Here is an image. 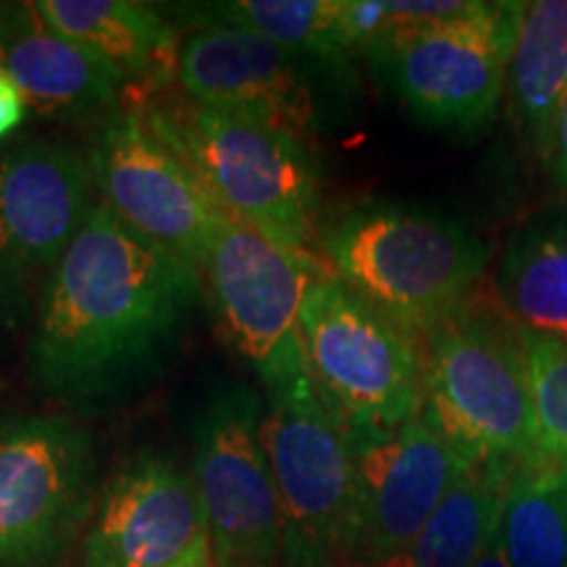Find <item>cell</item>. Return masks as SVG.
I'll return each mask as SVG.
<instances>
[{
    "label": "cell",
    "mask_w": 567,
    "mask_h": 567,
    "mask_svg": "<svg viewBox=\"0 0 567 567\" xmlns=\"http://www.w3.org/2000/svg\"><path fill=\"white\" fill-rule=\"evenodd\" d=\"M203 297L200 268L97 200L34 308L32 389L87 415L124 405L161 379Z\"/></svg>",
    "instance_id": "1"
},
{
    "label": "cell",
    "mask_w": 567,
    "mask_h": 567,
    "mask_svg": "<svg viewBox=\"0 0 567 567\" xmlns=\"http://www.w3.org/2000/svg\"><path fill=\"white\" fill-rule=\"evenodd\" d=\"M316 245L326 271L421 342L476 300L492 255L460 218L400 200L350 205Z\"/></svg>",
    "instance_id": "2"
},
{
    "label": "cell",
    "mask_w": 567,
    "mask_h": 567,
    "mask_svg": "<svg viewBox=\"0 0 567 567\" xmlns=\"http://www.w3.org/2000/svg\"><path fill=\"white\" fill-rule=\"evenodd\" d=\"M142 111L229 221L292 250L316 243L321 166L308 142L187 97Z\"/></svg>",
    "instance_id": "3"
},
{
    "label": "cell",
    "mask_w": 567,
    "mask_h": 567,
    "mask_svg": "<svg viewBox=\"0 0 567 567\" xmlns=\"http://www.w3.org/2000/svg\"><path fill=\"white\" fill-rule=\"evenodd\" d=\"M423 421L471 463H536L526 331L478 297L423 339Z\"/></svg>",
    "instance_id": "4"
},
{
    "label": "cell",
    "mask_w": 567,
    "mask_h": 567,
    "mask_svg": "<svg viewBox=\"0 0 567 567\" xmlns=\"http://www.w3.org/2000/svg\"><path fill=\"white\" fill-rule=\"evenodd\" d=\"M264 434L281 509V567H360L354 442L308 373L268 392Z\"/></svg>",
    "instance_id": "5"
},
{
    "label": "cell",
    "mask_w": 567,
    "mask_h": 567,
    "mask_svg": "<svg viewBox=\"0 0 567 567\" xmlns=\"http://www.w3.org/2000/svg\"><path fill=\"white\" fill-rule=\"evenodd\" d=\"M103 486L97 439L74 415H0V567H66Z\"/></svg>",
    "instance_id": "6"
},
{
    "label": "cell",
    "mask_w": 567,
    "mask_h": 567,
    "mask_svg": "<svg viewBox=\"0 0 567 567\" xmlns=\"http://www.w3.org/2000/svg\"><path fill=\"white\" fill-rule=\"evenodd\" d=\"M305 371L347 431L402 425L423 405V342L329 271L302 305Z\"/></svg>",
    "instance_id": "7"
},
{
    "label": "cell",
    "mask_w": 567,
    "mask_h": 567,
    "mask_svg": "<svg viewBox=\"0 0 567 567\" xmlns=\"http://www.w3.org/2000/svg\"><path fill=\"white\" fill-rule=\"evenodd\" d=\"M526 3L467 0L452 17L394 32L365 55L417 122L476 132L492 122Z\"/></svg>",
    "instance_id": "8"
},
{
    "label": "cell",
    "mask_w": 567,
    "mask_h": 567,
    "mask_svg": "<svg viewBox=\"0 0 567 567\" xmlns=\"http://www.w3.org/2000/svg\"><path fill=\"white\" fill-rule=\"evenodd\" d=\"M326 271L310 250H292L224 218L200 266L205 300L224 337L266 392L305 371L302 305Z\"/></svg>",
    "instance_id": "9"
},
{
    "label": "cell",
    "mask_w": 567,
    "mask_h": 567,
    "mask_svg": "<svg viewBox=\"0 0 567 567\" xmlns=\"http://www.w3.org/2000/svg\"><path fill=\"white\" fill-rule=\"evenodd\" d=\"M266 402L247 384L205 396L193 425V478L213 567H279L281 509L264 434Z\"/></svg>",
    "instance_id": "10"
},
{
    "label": "cell",
    "mask_w": 567,
    "mask_h": 567,
    "mask_svg": "<svg viewBox=\"0 0 567 567\" xmlns=\"http://www.w3.org/2000/svg\"><path fill=\"white\" fill-rule=\"evenodd\" d=\"M92 208L87 151L61 140L0 147V331L34 316L42 287Z\"/></svg>",
    "instance_id": "11"
},
{
    "label": "cell",
    "mask_w": 567,
    "mask_h": 567,
    "mask_svg": "<svg viewBox=\"0 0 567 567\" xmlns=\"http://www.w3.org/2000/svg\"><path fill=\"white\" fill-rule=\"evenodd\" d=\"M87 158L101 203L151 243L200 268L224 213L193 168L147 124L140 105H118L92 132Z\"/></svg>",
    "instance_id": "12"
},
{
    "label": "cell",
    "mask_w": 567,
    "mask_h": 567,
    "mask_svg": "<svg viewBox=\"0 0 567 567\" xmlns=\"http://www.w3.org/2000/svg\"><path fill=\"white\" fill-rule=\"evenodd\" d=\"M176 82L193 103L221 109L313 142L331 124L347 82L239 27H195L182 40Z\"/></svg>",
    "instance_id": "13"
},
{
    "label": "cell",
    "mask_w": 567,
    "mask_h": 567,
    "mask_svg": "<svg viewBox=\"0 0 567 567\" xmlns=\"http://www.w3.org/2000/svg\"><path fill=\"white\" fill-rule=\"evenodd\" d=\"M80 549L82 567H213L193 471L134 452L105 481Z\"/></svg>",
    "instance_id": "14"
},
{
    "label": "cell",
    "mask_w": 567,
    "mask_h": 567,
    "mask_svg": "<svg viewBox=\"0 0 567 567\" xmlns=\"http://www.w3.org/2000/svg\"><path fill=\"white\" fill-rule=\"evenodd\" d=\"M350 434L363 502L360 567H375L421 534L473 463L431 429L421 413L394 429Z\"/></svg>",
    "instance_id": "15"
},
{
    "label": "cell",
    "mask_w": 567,
    "mask_h": 567,
    "mask_svg": "<svg viewBox=\"0 0 567 567\" xmlns=\"http://www.w3.org/2000/svg\"><path fill=\"white\" fill-rule=\"evenodd\" d=\"M0 69L30 111L48 122H103L122 103L124 84L82 45L40 19L34 3H11L0 27Z\"/></svg>",
    "instance_id": "16"
},
{
    "label": "cell",
    "mask_w": 567,
    "mask_h": 567,
    "mask_svg": "<svg viewBox=\"0 0 567 567\" xmlns=\"http://www.w3.org/2000/svg\"><path fill=\"white\" fill-rule=\"evenodd\" d=\"M40 19L113 71L124 90L176 80L182 40L163 13L134 0H38Z\"/></svg>",
    "instance_id": "17"
},
{
    "label": "cell",
    "mask_w": 567,
    "mask_h": 567,
    "mask_svg": "<svg viewBox=\"0 0 567 567\" xmlns=\"http://www.w3.org/2000/svg\"><path fill=\"white\" fill-rule=\"evenodd\" d=\"M496 297L526 334L567 342V213H542L513 231L496 266Z\"/></svg>",
    "instance_id": "18"
},
{
    "label": "cell",
    "mask_w": 567,
    "mask_h": 567,
    "mask_svg": "<svg viewBox=\"0 0 567 567\" xmlns=\"http://www.w3.org/2000/svg\"><path fill=\"white\" fill-rule=\"evenodd\" d=\"M195 27H239L350 84L354 53L344 0H226L184 9Z\"/></svg>",
    "instance_id": "19"
},
{
    "label": "cell",
    "mask_w": 567,
    "mask_h": 567,
    "mask_svg": "<svg viewBox=\"0 0 567 567\" xmlns=\"http://www.w3.org/2000/svg\"><path fill=\"white\" fill-rule=\"evenodd\" d=\"M509 95L530 147L549 166L567 95V0L526 3L509 66Z\"/></svg>",
    "instance_id": "20"
},
{
    "label": "cell",
    "mask_w": 567,
    "mask_h": 567,
    "mask_svg": "<svg viewBox=\"0 0 567 567\" xmlns=\"http://www.w3.org/2000/svg\"><path fill=\"white\" fill-rule=\"evenodd\" d=\"M517 463H473L413 542L375 567H471L502 515Z\"/></svg>",
    "instance_id": "21"
},
{
    "label": "cell",
    "mask_w": 567,
    "mask_h": 567,
    "mask_svg": "<svg viewBox=\"0 0 567 567\" xmlns=\"http://www.w3.org/2000/svg\"><path fill=\"white\" fill-rule=\"evenodd\" d=\"M502 542L509 567H567V486L547 460L520 463L502 499Z\"/></svg>",
    "instance_id": "22"
},
{
    "label": "cell",
    "mask_w": 567,
    "mask_h": 567,
    "mask_svg": "<svg viewBox=\"0 0 567 567\" xmlns=\"http://www.w3.org/2000/svg\"><path fill=\"white\" fill-rule=\"evenodd\" d=\"M538 457L567 467V342L526 334Z\"/></svg>",
    "instance_id": "23"
},
{
    "label": "cell",
    "mask_w": 567,
    "mask_h": 567,
    "mask_svg": "<svg viewBox=\"0 0 567 567\" xmlns=\"http://www.w3.org/2000/svg\"><path fill=\"white\" fill-rule=\"evenodd\" d=\"M27 111H30V105H27L17 82L0 69V142H6L19 132V126L27 118Z\"/></svg>",
    "instance_id": "24"
},
{
    "label": "cell",
    "mask_w": 567,
    "mask_h": 567,
    "mask_svg": "<svg viewBox=\"0 0 567 567\" xmlns=\"http://www.w3.org/2000/svg\"><path fill=\"white\" fill-rule=\"evenodd\" d=\"M549 172H551V182H555L559 189H565V193H567V95H565L563 111H559L555 153H551Z\"/></svg>",
    "instance_id": "25"
},
{
    "label": "cell",
    "mask_w": 567,
    "mask_h": 567,
    "mask_svg": "<svg viewBox=\"0 0 567 567\" xmlns=\"http://www.w3.org/2000/svg\"><path fill=\"white\" fill-rule=\"evenodd\" d=\"M471 567H509L505 542H502V515L499 520H496V526L492 528V534H488L486 544L481 547L476 559L471 563Z\"/></svg>",
    "instance_id": "26"
},
{
    "label": "cell",
    "mask_w": 567,
    "mask_h": 567,
    "mask_svg": "<svg viewBox=\"0 0 567 567\" xmlns=\"http://www.w3.org/2000/svg\"><path fill=\"white\" fill-rule=\"evenodd\" d=\"M9 6L11 3H0V27H3V19H6V13H9Z\"/></svg>",
    "instance_id": "27"
},
{
    "label": "cell",
    "mask_w": 567,
    "mask_h": 567,
    "mask_svg": "<svg viewBox=\"0 0 567 567\" xmlns=\"http://www.w3.org/2000/svg\"><path fill=\"white\" fill-rule=\"evenodd\" d=\"M563 473H565V486H567V467H563Z\"/></svg>",
    "instance_id": "28"
}]
</instances>
